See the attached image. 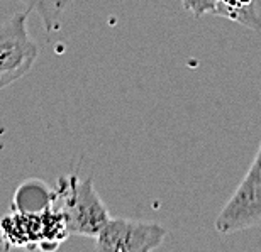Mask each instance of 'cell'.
I'll list each match as a JSON object with an SVG mask.
<instances>
[{
  "label": "cell",
  "mask_w": 261,
  "mask_h": 252,
  "mask_svg": "<svg viewBox=\"0 0 261 252\" xmlns=\"http://www.w3.org/2000/svg\"><path fill=\"white\" fill-rule=\"evenodd\" d=\"M53 205L63 215L70 235L97 237L111 218L106 203L95 191L92 176L83 181L78 176L61 180L53 195Z\"/></svg>",
  "instance_id": "6da1fadb"
},
{
  "label": "cell",
  "mask_w": 261,
  "mask_h": 252,
  "mask_svg": "<svg viewBox=\"0 0 261 252\" xmlns=\"http://www.w3.org/2000/svg\"><path fill=\"white\" fill-rule=\"evenodd\" d=\"M39 54L28 33V12H19L0 24V90L20 80Z\"/></svg>",
  "instance_id": "7a4b0ae2"
},
{
  "label": "cell",
  "mask_w": 261,
  "mask_h": 252,
  "mask_svg": "<svg viewBox=\"0 0 261 252\" xmlns=\"http://www.w3.org/2000/svg\"><path fill=\"white\" fill-rule=\"evenodd\" d=\"M261 223V151L241 185L216 220L219 234H234Z\"/></svg>",
  "instance_id": "3957f363"
},
{
  "label": "cell",
  "mask_w": 261,
  "mask_h": 252,
  "mask_svg": "<svg viewBox=\"0 0 261 252\" xmlns=\"http://www.w3.org/2000/svg\"><path fill=\"white\" fill-rule=\"evenodd\" d=\"M166 235L168 232L160 223L111 217L95 237V247L109 252H149L158 249Z\"/></svg>",
  "instance_id": "277c9868"
},
{
  "label": "cell",
  "mask_w": 261,
  "mask_h": 252,
  "mask_svg": "<svg viewBox=\"0 0 261 252\" xmlns=\"http://www.w3.org/2000/svg\"><path fill=\"white\" fill-rule=\"evenodd\" d=\"M212 15L226 17L248 29L261 31V0H217Z\"/></svg>",
  "instance_id": "5b68a950"
},
{
  "label": "cell",
  "mask_w": 261,
  "mask_h": 252,
  "mask_svg": "<svg viewBox=\"0 0 261 252\" xmlns=\"http://www.w3.org/2000/svg\"><path fill=\"white\" fill-rule=\"evenodd\" d=\"M28 10H36L43 20L46 33H56L61 27V15L73 0H22Z\"/></svg>",
  "instance_id": "8992f818"
},
{
  "label": "cell",
  "mask_w": 261,
  "mask_h": 252,
  "mask_svg": "<svg viewBox=\"0 0 261 252\" xmlns=\"http://www.w3.org/2000/svg\"><path fill=\"white\" fill-rule=\"evenodd\" d=\"M217 0H181L184 9L194 15V17H202L205 14H212L216 9Z\"/></svg>",
  "instance_id": "52a82bcc"
},
{
  "label": "cell",
  "mask_w": 261,
  "mask_h": 252,
  "mask_svg": "<svg viewBox=\"0 0 261 252\" xmlns=\"http://www.w3.org/2000/svg\"><path fill=\"white\" fill-rule=\"evenodd\" d=\"M259 151H261V146H259Z\"/></svg>",
  "instance_id": "ba28073f"
}]
</instances>
